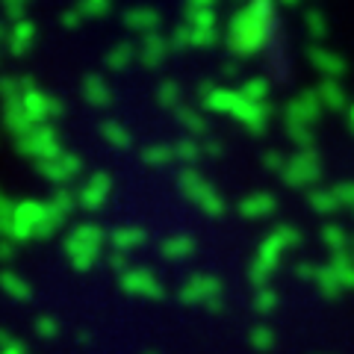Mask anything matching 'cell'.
Instances as JSON below:
<instances>
[{
  "label": "cell",
  "instance_id": "681fc988",
  "mask_svg": "<svg viewBox=\"0 0 354 354\" xmlns=\"http://www.w3.org/2000/svg\"><path fill=\"white\" fill-rule=\"evenodd\" d=\"M263 162H266V169H269V171H278V174L283 171V165H286L281 151H266L263 153Z\"/></svg>",
  "mask_w": 354,
  "mask_h": 354
},
{
  "label": "cell",
  "instance_id": "e575fe53",
  "mask_svg": "<svg viewBox=\"0 0 354 354\" xmlns=\"http://www.w3.org/2000/svg\"><path fill=\"white\" fill-rule=\"evenodd\" d=\"M142 162L148 165V169H165V165H171L177 162L174 160V151L169 145H148V148H142Z\"/></svg>",
  "mask_w": 354,
  "mask_h": 354
},
{
  "label": "cell",
  "instance_id": "4316f807",
  "mask_svg": "<svg viewBox=\"0 0 354 354\" xmlns=\"http://www.w3.org/2000/svg\"><path fill=\"white\" fill-rule=\"evenodd\" d=\"M133 59H136V44H130V41L113 44V48L106 50V57H104L109 71H127L133 65Z\"/></svg>",
  "mask_w": 354,
  "mask_h": 354
},
{
  "label": "cell",
  "instance_id": "6f0895ef",
  "mask_svg": "<svg viewBox=\"0 0 354 354\" xmlns=\"http://www.w3.org/2000/svg\"><path fill=\"white\" fill-rule=\"evenodd\" d=\"M0 39H6V27L3 24H0Z\"/></svg>",
  "mask_w": 354,
  "mask_h": 354
},
{
  "label": "cell",
  "instance_id": "9c48e42d",
  "mask_svg": "<svg viewBox=\"0 0 354 354\" xmlns=\"http://www.w3.org/2000/svg\"><path fill=\"white\" fill-rule=\"evenodd\" d=\"M221 281L216 278V274H207V272H195L189 274V278L183 281L180 292H177V298H180V304L186 307H209L213 301H218L221 298Z\"/></svg>",
  "mask_w": 354,
  "mask_h": 354
},
{
  "label": "cell",
  "instance_id": "816d5d0a",
  "mask_svg": "<svg viewBox=\"0 0 354 354\" xmlns=\"http://www.w3.org/2000/svg\"><path fill=\"white\" fill-rule=\"evenodd\" d=\"M109 269H113V272H118V274H124L127 269H130V263H127V254H118V251H113V254H109Z\"/></svg>",
  "mask_w": 354,
  "mask_h": 354
},
{
  "label": "cell",
  "instance_id": "4dcf8cb0",
  "mask_svg": "<svg viewBox=\"0 0 354 354\" xmlns=\"http://www.w3.org/2000/svg\"><path fill=\"white\" fill-rule=\"evenodd\" d=\"M313 283H316V290L322 298H337L342 292V283L337 281V274L330 272V266H316V272H313Z\"/></svg>",
  "mask_w": 354,
  "mask_h": 354
},
{
  "label": "cell",
  "instance_id": "484cf974",
  "mask_svg": "<svg viewBox=\"0 0 354 354\" xmlns=\"http://www.w3.org/2000/svg\"><path fill=\"white\" fill-rule=\"evenodd\" d=\"M0 290H3L9 298H15V301H30V298H32V286L21 278L18 272H12V269L0 272Z\"/></svg>",
  "mask_w": 354,
  "mask_h": 354
},
{
  "label": "cell",
  "instance_id": "c3c4849f",
  "mask_svg": "<svg viewBox=\"0 0 354 354\" xmlns=\"http://www.w3.org/2000/svg\"><path fill=\"white\" fill-rule=\"evenodd\" d=\"M334 195H337L339 207H354V183H339V186H334Z\"/></svg>",
  "mask_w": 354,
  "mask_h": 354
},
{
  "label": "cell",
  "instance_id": "7bdbcfd3",
  "mask_svg": "<svg viewBox=\"0 0 354 354\" xmlns=\"http://www.w3.org/2000/svg\"><path fill=\"white\" fill-rule=\"evenodd\" d=\"M12 213H15V204L0 192V239L12 236Z\"/></svg>",
  "mask_w": 354,
  "mask_h": 354
},
{
  "label": "cell",
  "instance_id": "83f0119b",
  "mask_svg": "<svg viewBox=\"0 0 354 354\" xmlns=\"http://www.w3.org/2000/svg\"><path fill=\"white\" fill-rule=\"evenodd\" d=\"M174 115H177V124H180L183 130H189V136H204V133L209 130V121L192 106H177Z\"/></svg>",
  "mask_w": 354,
  "mask_h": 354
},
{
  "label": "cell",
  "instance_id": "db71d44e",
  "mask_svg": "<svg viewBox=\"0 0 354 354\" xmlns=\"http://www.w3.org/2000/svg\"><path fill=\"white\" fill-rule=\"evenodd\" d=\"M0 354H27V346H24V342H21V339H15L12 346H9V348H3Z\"/></svg>",
  "mask_w": 354,
  "mask_h": 354
},
{
  "label": "cell",
  "instance_id": "ffe728a7",
  "mask_svg": "<svg viewBox=\"0 0 354 354\" xmlns=\"http://www.w3.org/2000/svg\"><path fill=\"white\" fill-rule=\"evenodd\" d=\"M106 242L113 245V251L127 254V251H136V248L145 245V242H148V230L139 227V225H121V227H115L113 234L106 236Z\"/></svg>",
  "mask_w": 354,
  "mask_h": 354
},
{
  "label": "cell",
  "instance_id": "ee69618b",
  "mask_svg": "<svg viewBox=\"0 0 354 354\" xmlns=\"http://www.w3.org/2000/svg\"><path fill=\"white\" fill-rule=\"evenodd\" d=\"M32 328H36V337L39 339H57L59 337V322L53 316H36Z\"/></svg>",
  "mask_w": 354,
  "mask_h": 354
},
{
  "label": "cell",
  "instance_id": "d590c367",
  "mask_svg": "<svg viewBox=\"0 0 354 354\" xmlns=\"http://www.w3.org/2000/svg\"><path fill=\"white\" fill-rule=\"evenodd\" d=\"M304 27H307V36L313 39L316 44L330 32V24H328V18H325L322 9H307V12H304Z\"/></svg>",
  "mask_w": 354,
  "mask_h": 354
},
{
  "label": "cell",
  "instance_id": "8fae6325",
  "mask_svg": "<svg viewBox=\"0 0 354 354\" xmlns=\"http://www.w3.org/2000/svg\"><path fill=\"white\" fill-rule=\"evenodd\" d=\"M319 115H322V104H319L316 92H298L290 104L283 106V127H316Z\"/></svg>",
  "mask_w": 354,
  "mask_h": 354
},
{
  "label": "cell",
  "instance_id": "bcb514c9",
  "mask_svg": "<svg viewBox=\"0 0 354 354\" xmlns=\"http://www.w3.org/2000/svg\"><path fill=\"white\" fill-rule=\"evenodd\" d=\"M189 36H192V30L186 21H180L171 32H169V44H171V50H186L189 48Z\"/></svg>",
  "mask_w": 354,
  "mask_h": 354
},
{
  "label": "cell",
  "instance_id": "9f6ffc18",
  "mask_svg": "<svg viewBox=\"0 0 354 354\" xmlns=\"http://www.w3.org/2000/svg\"><path fill=\"white\" fill-rule=\"evenodd\" d=\"M204 153H221V145H218L216 139H213V142H207V145H204Z\"/></svg>",
  "mask_w": 354,
  "mask_h": 354
},
{
  "label": "cell",
  "instance_id": "8d00e7d4",
  "mask_svg": "<svg viewBox=\"0 0 354 354\" xmlns=\"http://www.w3.org/2000/svg\"><path fill=\"white\" fill-rule=\"evenodd\" d=\"M248 342H251V348L254 351H260V354H269L274 348V342H278V337H274V330L269 325H254L248 330Z\"/></svg>",
  "mask_w": 354,
  "mask_h": 354
},
{
  "label": "cell",
  "instance_id": "e0dca14e",
  "mask_svg": "<svg viewBox=\"0 0 354 354\" xmlns=\"http://www.w3.org/2000/svg\"><path fill=\"white\" fill-rule=\"evenodd\" d=\"M236 209H239L242 218L260 221V218H269V216L278 213V198H274L272 192L260 189V192H251V195L242 198V201L236 204Z\"/></svg>",
  "mask_w": 354,
  "mask_h": 354
},
{
  "label": "cell",
  "instance_id": "d6986e66",
  "mask_svg": "<svg viewBox=\"0 0 354 354\" xmlns=\"http://www.w3.org/2000/svg\"><path fill=\"white\" fill-rule=\"evenodd\" d=\"M124 27L133 32H142V36H151V32H160L162 27V12L153 6H133L124 12Z\"/></svg>",
  "mask_w": 354,
  "mask_h": 354
},
{
  "label": "cell",
  "instance_id": "7c38bea8",
  "mask_svg": "<svg viewBox=\"0 0 354 354\" xmlns=\"http://www.w3.org/2000/svg\"><path fill=\"white\" fill-rule=\"evenodd\" d=\"M36 171H39L48 183H53V186H59V189H62L65 183H71L74 177L83 171V157H77V153L62 151L59 157L44 160V162H36Z\"/></svg>",
  "mask_w": 354,
  "mask_h": 354
},
{
  "label": "cell",
  "instance_id": "cb8c5ba5",
  "mask_svg": "<svg viewBox=\"0 0 354 354\" xmlns=\"http://www.w3.org/2000/svg\"><path fill=\"white\" fill-rule=\"evenodd\" d=\"M3 127L9 130V136H12V139H21V136H27V133L36 124L27 118L21 101H9V104H3Z\"/></svg>",
  "mask_w": 354,
  "mask_h": 354
},
{
  "label": "cell",
  "instance_id": "ba28073f",
  "mask_svg": "<svg viewBox=\"0 0 354 354\" xmlns=\"http://www.w3.org/2000/svg\"><path fill=\"white\" fill-rule=\"evenodd\" d=\"M118 286H121V292H127L133 298H148V301L165 298V283L148 266H130L124 274H118Z\"/></svg>",
  "mask_w": 354,
  "mask_h": 354
},
{
  "label": "cell",
  "instance_id": "1f68e13d",
  "mask_svg": "<svg viewBox=\"0 0 354 354\" xmlns=\"http://www.w3.org/2000/svg\"><path fill=\"white\" fill-rule=\"evenodd\" d=\"M171 151H174V160L180 165H189V169H195L198 160H201V153H204V145H201V142H195L192 136H186V139L177 142V145H171Z\"/></svg>",
  "mask_w": 354,
  "mask_h": 354
},
{
  "label": "cell",
  "instance_id": "52a82bcc",
  "mask_svg": "<svg viewBox=\"0 0 354 354\" xmlns=\"http://www.w3.org/2000/svg\"><path fill=\"white\" fill-rule=\"evenodd\" d=\"M21 106H24V113H27V118L32 121V124H53L57 118L65 115V104L59 101V97L41 92L36 83L27 86L24 97H21Z\"/></svg>",
  "mask_w": 354,
  "mask_h": 354
},
{
  "label": "cell",
  "instance_id": "680465c9",
  "mask_svg": "<svg viewBox=\"0 0 354 354\" xmlns=\"http://www.w3.org/2000/svg\"><path fill=\"white\" fill-rule=\"evenodd\" d=\"M351 130H354V106H351Z\"/></svg>",
  "mask_w": 354,
  "mask_h": 354
},
{
  "label": "cell",
  "instance_id": "d4e9b609",
  "mask_svg": "<svg viewBox=\"0 0 354 354\" xmlns=\"http://www.w3.org/2000/svg\"><path fill=\"white\" fill-rule=\"evenodd\" d=\"M101 136L109 148H118V151H127L133 148V133L121 124L118 118H104L101 121Z\"/></svg>",
  "mask_w": 354,
  "mask_h": 354
},
{
  "label": "cell",
  "instance_id": "277c9868",
  "mask_svg": "<svg viewBox=\"0 0 354 354\" xmlns=\"http://www.w3.org/2000/svg\"><path fill=\"white\" fill-rule=\"evenodd\" d=\"M177 186H180V192L189 198V201H192L198 209H201L204 216L221 218V216L227 213L225 198L218 195V189H216V186L209 183L198 169H189V165H183V169L177 171Z\"/></svg>",
  "mask_w": 354,
  "mask_h": 354
},
{
  "label": "cell",
  "instance_id": "3957f363",
  "mask_svg": "<svg viewBox=\"0 0 354 354\" xmlns=\"http://www.w3.org/2000/svg\"><path fill=\"white\" fill-rule=\"evenodd\" d=\"M106 242V230L97 225V221H80V225L71 227V234L65 236L62 248L65 257H68L74 272H88L95 269V263L101 260V248Z\"/></svg>",
  "mask_w": 354,
  "mask_h": 354
},
{
  "label": "cell",
  "instance_id": "4fadbf2b",
  "mask_svg": "<svg viewBox=\"0 0 354 354\" xmlns=\"http://www.w3.org/2000/svg\"><path fill=\"white\" fill-rule=\"evenodd\" d=\"M113 195V174L109 171H95L88 180L77 189V207H83L86 213H97Z\"/></svg>",
  "mask_w": 354,
  "mask_h": 354
},
{
  "label": "cell",
  "instance_id": "60d3db41",
  "mask_svg": "<svg viewBox=\"0 0 354 354\" xmlns=\"http://www.w3.org/2000/svg\"><path fill=\"white\" fill-rule=\"evenodd\" d=\"M48 204H50L53 209H59L62 216H71V213H74V207H77V195L62 186V189H53V195L48 198Z\"/></svg>",
  "mask_w": 354,
  "mask_h": 354
},
{
  "label": "cell",
  "instance_id": "f546056e",
  "mask_svg": "<svg viewBox=\"0 0 354 354\" xmlns=\"http://www.w3.org/2000/svg\"><path fill=\"white\" fill-rule=\"evenodd\" d=\"M307 204L319 216H330V213H337V209H339V201H337L334 189H319V186L307 192Z\"/></svg>",
  "mask_w": 354,
  "mask_h": 354
},
{
  "label": "cell",
  "instance_id": "7dc6e473",
  "mask_svg": "<svg viewBox=\"0 0 354 354\" xmlns=\"http://www.w3.org/2000/svg\"><path fill=\"white\" fill-rule=\"evenodd\" d=\"M3 15L9 18V24H18V21L27 18V3H24V0H6V3H3Z\"/></svg>",
  "mask_w": 354,
  "mask_h": 354
},
{
  "label": "cell",
  "instance_id": "5b68a950",
  "mask_svg": "<svg viewBox=\"0 0 354 354\" xmlns=\"http://www.w3.org/2000/svg\"><path fill=\"white\" fill-rule=\"evenodd\" d=\"M15 148H18L21 157H30L32 162L53 160V157H59V153L65 151L59 130L53 127V124H36V127L27 133V136L15 139Z\"/></svg>",
  "mask_w": 354,
  "mask_h": 354
},
{
  "label": "cell",
  "instance_id": "836d02e7",
  "mask_svg": "<svg viewBox=\"0 0 354 354\" xmlns=\"http://www.w3.org/2000/svg\"><path fill=\"white\" fill-rule=\"evenodd\" d=\"M328 266H330V272L337 274V281L342 283V290H346V286H354V257H348L346 251H339L328 260Z\"/></svg>",
  "mask_w": 354,
  "mask_h": 354
},
{
  "label": "cell",
  "instance_id": "6da1fadb",
  "mask_svg": "<svg viewBox=\"0 0 354 354\" xmlns=\"http://www.w3.org/2000/svg\"><path fill=\"white\" fill-rule=\"evenodd\" d=\"M272 30H274V6L269 0H254V3L242 6L239 12L230 15L225 41L236 59H248L269 44Z\"/></svg>",
  "mask_w": 354,
  "mask_h": 354
},
{
  "label": "cell",
  "instance_id": "74e56055",
  "mask_svg": "<svg viewBox=\"0 0 354 354\" xmlns=\"http://www.w3.org/2000/svg\"><path fill=\"white\" fill-rule=\"evenodd\" d=\"M319 239H322V245L330 248L334 254H339L342 248L348 245V234H346V227H339V225H322Z\"/></svg>",
  "mask_w": 354,
  "mask_h": 354
},
{
  "label": "cell",
  "instance_id": "30bf717a",
  "mask_svg": "<svg viewBox=\"0 0 354 354\" xmlns=\"http://www.w3.org/2000/svg\"><path fill=\"white\" fill-rule=\"evenodd\" d=\"M48 218V201H21L15 204V213H12V239L15 245L18 242H27V239H36L41 221Z\"/></svg>",
  "mask_w": 354,
  "mask_h": 354
},
{
  "label": "cell",
  "instance_id": "f907efd6",
  "mask_svg": "<svg viewBox=\"0 0 354 354\" xmlns=\"http://www.w3.org/2000/svg\"><path fill=\"white\" fill-rule=\"evenodd\" d=\"M59 24L65 27V30H77L83 24V18H80V12H77V9H65V12L59 15Z\"/></svg>",
  "mask_w": 354,
  "mask_h": 354
},
{
  "label": "cell",
  "instance_id": "f1b7e54d",
  "mask_svg": "<svg viewBox=\"0 0 354 354\" xmlns=\"http://www.w3.org/2000/svg\"><path fill=\"white\" fill-rule=\"evenodd\" d=\"M313 92L319 97V104H322V109H342L346 106V92H342V86L337 80H322Z\"/></svg>",
  "mask_w": 354,
  "mask_h": 354
},
{
  "label": "cell",
  "instance_id": "91938a15",
  "mask_svg": "<svg viewBox=\"0 0 354 354\" xmlns=\"http://www.w3.org/2000/svg\"><path fill=\"white\" fill-rule=\"evenodd\" d=\"M145 354H157V351H145Z\"/></svg>",
  "mask_w": 354,
  "mask_h": 354
},
{
  "label": "cell",
  "instance_id": "d6a6232c",
  "mask_svg": "<svg viewBox=\"0 0 354 354\" xmlns=\"http://www.w3.org/2000/svg\"><path fill=\"white\" fill-rule=\"evenodd\" d=\"M269 92H272V86L266 77H248V80L239 86V95L251 104H269Z\"/></svg>",
  "mask_w": 354,
  "mask_h": 354
},
{
  "label": "cell",
  "instance_id": "603a6c76",
  "mask_svg": "<svg viewBox=\"0 0 354 354\" xmlns=\"http://www.w3.org/2000/svg\"><path fill=\"white\" fill-rule=\"evenodd\" d=\"M183 21L192 30H213L216 27V6L209 0H195L183 6Z\"/></svg>",
  "mask_w": 354,
  "mask_h": 354
},
{
  "label": "cell",
  "instance_id": "ac0fdd59",
  "mask_svg": "<svg viewBox=\"0 0 354 354\" xmlns=\"http://www.w3.org/2000/svg\"><path fill=\"white\" fill-rule=\"evenodd\" d=\"M80 92H83V101L88 106H97V109H104L115 101V95H113V86L106 83V77L104 74H97V71H88L83 77V83H80Z\"/></svg>",
  "mask_w": 354,
  "mask_h": 354
},
{
  "label": "cell",
  "instance_id": "9a60e30c",
  "mask_svg": "<svg viewBox=\"0 0 354 354\" xmlns=\"http://www.w3.org/2000/svg\"><path fill=\"white\" fill-rule=\"evenodd\" d=\"M307 59L310 65L325 77V80H337V77L346 74V59L339 57L337 50H330V48H322V44H310L307 48Z\"/></svg>",
  "mask_w": 354,
  "mask_h": 354
},
{
  "label": "cell",
  "instance_id": "f35d334b",
  "mask_svg": "<svg viewBox=\"0 0 354 354\" xmlns=\"http://www.w3.org/2000/svg\"><path fill=\"white\" fill-rule=\"evenodd\" d=\"M180 97H183V86L177 83V80H162L157 86V104L160 106L177 109V106H180Z\"/></svg>",
  "mask_w": 354,
  "mask_h": 354
},
{
  "label": "cell",
  "instance_id": "11a10c76",
  "mask_svg": "<svg viewBox=\"0 0 354 354\" xmlns=\"http://www.w3.org/2000/svg\"><path fill=\"white\" fill-rule=\"evenodd\" d=\"M12 342H15V337L9 334L6 328H0V351H3V348H9V346H12Z\"/></svg>",
  "mask_w": 354,
  "mask_h": 354
},
{
  "label": "cell",
  "instance_id": "ab89813d",
  "mask_svg": "<svg viewBox=\"0 0 354 354\" xmlns=\"http://www.w3.org/2000/svg\"><path fill=\"white\" fill-rule=\"evenodd\" d=\"M278 304H281V295H278V290H272V286H260V290L254 292V310H257L260 316H269Z\"/></svg>",
  "mask_w": 354,
  "mask_h": 354
},
{
  "label": "cell",
  "instance_id": "2e32d148",
  "mask_svg": "<svg viewBox=\"0 0 354 354\" xmlns=\"http://www.w3.org/2000/svg\"><path fill=\"white\" fill-rule=\"evenodd\" d=\"M171 44H169V36H162V32H151V36H142V41L136 44V59L145 65V68H160L169 57Z\"/></svg>",
  "mask_w": 354,
  "mask_h": 354
},
{
  "label": "cell",
  "instance_id": "8992f818",
  "mask_svg": "<svg viewBox=\"0 0 354 354\" xmlns=\"http://www.w3.org/2000/svg\"><path fill=\"white\" fill-rule=\"evenodd\" d=\"M283 183L290 186V189H316V183H319V177H322V157L310 148V151H298L292 153L290 160H286L283 165Z\"/></svg>",
  "mask_w": 354,
  "mask_h": 354
},
{
  "label": "cell",
  "instance_id": "7402d4cb",
  "mask_svg": "<svg viewBox=\"0 0 354 354\" xmlns=\"http://www.w3.org/2000/svg\"><path fill=\"white\" fill-rule=\"evenodd\" d=\"M195 248H198V242H195V236H189V234H174V236H165L162 242H160V254L169 263H180V260H189L192 254H195Z\"/></svg>",
  "mask_w": 354,
  "mask_h": 354
},
{
  "label": "cell",
  "instance_id": "f6af8a7d",
  "mask_svg": "<svg viewBox=\"0 0 354 354\" xmlns=\"http://www.w3.org/2000/svg\"><path fill=\"white\" fill-rule=\"evenodd\" d=\"M189 30H192V27H189ZM216 41H218V27H213V30H192V36H189V48L207 50V48H213Z\"/></svg>",
  "mask_w": 354,
  "mask_h": 354
},
{
  "label": "cell",
  "instance_id": "5bb4252c",
  "mask_svg": "<svg viewBox=\"0 0 354 354\" xmlns=\"http://www.w3.org/2000/svg\"><path fill=\"white\" fill-rule=\"evenodd\" d=\"M234 115L236 121L245 130H251V133H266V127H269V118H272V106L269 104H251V101H245V97L239 95V101H236V106H234Z\"/></svg>",
  "mask_w": 354,
  "mask_h": 354
},
{
  "label": "cell",
  "instance_id": "b9f144b4",
  "mask_svg": "<svg viewBox=\"0 0 354 354\" xmlns=\"http://www.w3.org/2000/svg\"><path fill=\"white\" fill-rule=\"evenodd\" d=\"M77 12H80V18H106L113 12V3L109 0H83Z\"/></svg>",
  "mask_w": 354,
  "mask_h": 354
},
{
  "label": "cell",
  "instance_id": "7a4b0ae2",
  "mask_svg": "<svg viewBox=\"0 0 354 354\" xmlns=\"http://www.w3.org/2000/svg\"><path fill=\"white\" fill-rule=\"evenodd\" d=\"M298 242H301V230H298L295 225H278L257 245V251H254L251 266H248V281L257 286V290L260 286H269L274 272L281 269L286 251H292Z\"/></svg>",
  "mask_w": 354,
  "mask_h": 354
},
{
  "label": "cell",
  "instance_id": "f5cc1de1",
  "mask_svg": "<svg viewBox=\"0 0 354 354\" xmlns=\"http://www.w3.org/2000/svg\"><path fill=\"white\" fill-rule=\"evenodd\" d=\"M15 257V242L12 239H0V260L9 263Z\"/></svg>",
  "mask_w": 354,
  "mask_h": 354
},
{
  "label": "cell",
  "instance_id": "44dd1931",
  "mask_svg": "<svg viewBox=\"0 0 354 354\" xmlns=\"http://www.w3.org/2000/svg\"><path fill=\"white\" fill-rule=\"evenodd\" d=\"M32 41H36V24H32L30 18L18 21V24H12L6 32V44H9V53H12V57H24V53H30Z\"/></svg>",
  "mask_w": 354,
  "mask_h": 354
}]
</instances>
